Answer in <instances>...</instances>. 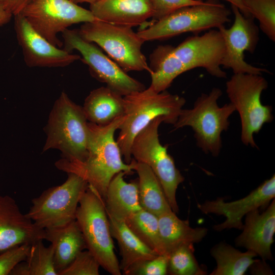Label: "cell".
Wrapping results in <instances>:
<instances>
[{
  "instance_id": "obj_39",
  "label": "cell",
  "mask_w": 275,
  "mask_h": 275,
  "mask_svg": "<svg viewBox=\"0 0 275 275\" xmlns=\"http://www.w3.org/2000/svg\"><path fill=\"white\" fill-rule=\"evenodd\" d=\"M12 14L0 5V26L8 23L11 19Z\"/></svg>"
},
{
  "instance_id": "obj_9",
  "label": "cell",
  "mask_w": 275,
  "mask_h": 275,
  "mask_svg": "<svg viewBox=\"0 0 275 275\" xmlns=\"http://www.w3.org/2000/svg\"><path fill=\"white\" fill-rule=\"evenodd\" d=\"M162 122H164L163 117L156 118L135 136L131 145V155L137 162L151 168L159 180L172 210L177 213L176 191L184 178L168 153V146L160 142L158 127Z\"/></svg>"
},
{
  "instance_id": "obj_27",
  "label": "cell",
  "mask_w": 275,
  "mask_h": 275,
  "mask_svg": "<svg viewBox=\"0 0 275 275\" xmlns=\"http://www.w3.org/2000/svg\"><path fill=\"white\" fill-rule=\"evenodd\" d=\"M211 254L216 267L211 275H243L255 261L257 255L250 251L241 252L225 242L216 244Z\"/></svg>"
},
{
  "instance_id": "obj_18",
  "label": "cell",
  "mask_w": 275,
  "mask_h": 275,
  "mask_svg": "<svg viewBox=\"0 0 275 275\" xmlns=\"http://www.w3.org/2000/svg\"><path fill=\"white\" fill-rule=\"evenodd\" d=\"M242 233L236 238L238 246L260 256L263 260H272L271 246L275 233V200L272 201L265 211L258 209L246 214Z\"/></svg>"
},
{
  "instance_id": "obj_36",
  "label": "cell",
  "mask_w": 275,
  "mask_h": 275,
  "mask_svg": "<svg viewBox=\"0 0 275 275\" xmlns=\"http://www.w3.org/2000/svg\"><path fill=\"white\" fill-rule=\"evenodd\" d=\"M29 1L30 0H0V5L14 16L20 13Z\"/></svg>"
},
{
  "instance_id": "obj_10",
  "label": "cell",
  "mask_w": 275,
  "mask_h": 275,
  "mask_svg": "<svg viewBox=\"0 0 275 275\" xmlns=\"http://www.w3.org/2000/svg\"><path fill=\"white\" fill-rule=\"evenodd\" d=\"M88 186L81 177L69 173L63 183L32 199V205L25 214L41 229L65 226L75 220L80 199Z\"/></svg>"
},
{
  "instance_id": "obj_26",
  "label": "cell",
  "mask_w": 275,
  "mask_h": 275,
  "mask_svg": "<svg viewBox=\"0 0 275 275\" xmlns=\"http://www.w3.org/2000/svg\"><path fill=\"white\" fill-rule=\"evenodd\" d=\"M172 47L170 45H159L149 56L151 77L149 87L156 92L167 90L177 76L186 72L173 54Z\"/></svg>"
},
{
  "instance_id": "obj_38",
  "label": "cell",
  "mask_w": 275,
  "mask_h": 275,
  "mask_svg": "<svg viewBox=\"0 0 275 275\" xmlns=\"http://www.w3.org/2000/svg\"><path fill=\"white\" fill-rule=\"evenodd\" d=\"M200 2H205L207 1L213 0H197ZM229 2L231 5H233L237 7L241 13L245 17H251L248 13L246 9L243 5V0H224Z\"/></svg>"
},
{
  "instance_id": "obj_4",
  "label": "cell",
  "mask_w": 275,
  "mask_h": 275,
  "mask_svg": "<svg viewBox=\"0 0 275 275\" xmlns=\"http://www.w3.org/2000/svg\"><path fill=\"white\" fill-rule=\"evenodd\" d=\"M222 95L218 88H213L208 94L202 93L191 109H182L176 123L175 130L190 127L194 131L197 146L205 153L214 157L222 147L221 134L230 126L229 118L236 111L230 102L219 107L218 99Z\"/></svg>"
},
{
  "instance_id": "obj_15",
  "label": "cell",
  "mask_w": 275,
  "mask_h": 275,
  "mask_svg": "<svg viewBox=\"0 0 275 275\" xmlns=\"http://www.w3.org/2000/svg\"><path fill=\"white\" fill-rule=\"evenodd\" d=\"M14 29L24 61L30 67H64L80 59L57 47L37 32L20 14L14 15Z\"/></svg>"
},
{
  "instance_id": "obj_28",
  "label": "cell",
  "mask_w": 275,
  "mask_h": 275,
  "mask_svg": "<svg viewBox=\"0 0 275 275\" xmlns=\"http://www.w3.org/2000/svg\"><path fill=\"white\" fill-rule=\"evenodd\" d=\"M54 249L52 244L46 247L43 240L30 245L24 261L18 263L11 275H58L54 264Z\"/></svg>"
},
{
  "instance_id": "obj_16",
  "label": "cell",
  "mask_w": 275,
  "mask_h": 275,
  "mask_svg": "<svg viewBox=\"0 0 275 275\" xmlns=\"http://www.w3.org/2000/svg\"><path fill=\"white\" fill-rule=\"evenodd\" d=\"M274 197L275 176L273 175L243 198L226 202L223 198H218L199 204L198 207L203 213H214L226 217L225 222L214 226L215 230L221 231L232 228L242 230L243 217L255 209L267 206Z\"/></svg>"
},
{
  "instance_id": "obj_31",
  "label": "cell",
  "mask_w": 275,
  "mask_h": 275,
  "mask_svg": "<svg viewBox=\"0 0 275 275\" xmlns=\"http://www.w3.org/2000/svg\"><path fill=\"white\" fill-rule=\"evenodd\" d=\"M250 15L258 20L259 28L271 41H275V0H243Z\"/></svg>"
},
{
  "instance_id": "obj_33",
  "label": "cell",
  "mask_w": 275,
  "mask_h": 275,
  "mask_svg": "<svg viewBox=\"0 0 275 275\" xmlns=\"http://www.w3.org/2000/svg\"><path fill=\"white\" fill-rule=\"evenodd\" d=\"M168 255H158L135 264L124 274L166 275L168 274Z\"/></svg>"
},
{
  "instance_id": "obj_1",
  "label": "cell",
  "mask_w": 275,
  "mask_h": 275,
  "mask_svg": "<svg viewBox=\"0 0 275 275\" xmlns=\"http://www.w3.org/2000/svg\"><path fill=\"white\" fill-rule=\"evenodd\" d=\"M124 118L123 115L105 125L88 122V156L85 161L76 164L58 161L55 163L58 169L76 174L84 178L103 200L108 185L116 174L122 171L130 174L134 171L133 158L130 163L123 161L114 138L116 130Z\"/></svg>"
},
{
  "instance_id": "obj_11",
  "label": "cell",
  "mask_w": 275,
  "mask_h": 275,
  "mask_svg": "<svg viewBox=\"0 0 275 275\" xmlns=\"http://www.w3.org/2000/svg\"><path fill=\"white\" fill-rule=\"evenodd\" d=\"M20 13L32 27L53 45L63 42L57 36L70 26L97 19L87 10L70 0H30Z\"/></svg>"
},
{
  "instance_id": "obj_12",
  "label": "cell",
  "mask_w": 275,
  "mask_h": 275,
  "mask_svg": "<svg viewBox=\"0 0 275 275\" xmlns=\"http://www.w3.org/2000/svg\"><path fill=\"white\" fill-rule=\"evenodd\" d=\"M64 49L77 50L80 60L89 67L91 75L105 83L106 87L122 96L142 91L145 86L128 75L116 63L105 55L96 44L80 35L78 30L66 29L62 33Z\"/></svg>"
},
{
  "instance_id": "obj_13",
  "label": "cell",
  "mask_w": 275,
  "mask_h": 275,
  "mask_svg": "<svg viewBox=\"0 0 275 275\" xmlns=\"http://www.w3.org/2000/svg\"><path fill=\"white\" fill-rule=\"evenodd\" d=\"M234 16L232 26L227 29L224 25L217 28L221 33L225 46V52L221 66L231 69L234 74L249 73L262 75L269 72L254 66L244 60V52L255 51L259 40V28L252 17H245L235 6L231 5Z\"/></svg>"
},
{
  "instance_id": "obj_20",
  "label": "cell",
  "mask_w": 275,
  "mask_h": 275,
  "mask_svg": "<svg viewBox=\"0 0 275 275\" xmlns=\"http://www.w3.org/2000/svg\"><path fill=\"white\" fill-rule=\"evenodd\" d=\"M124 172L116 174L111 180L104 202L108 215L124 221L142 209L139 201L138 180L127 182Z\"/></svg>"
},
{
  "instance_id": "obj_19",
  "label": "cell",
  "mask_w": 275,
  "mask_h": 275,
  "mask_svg": "<svg viewBox=\"0 0 275 275\" xmlns=\"http://www.w3.org/2000/svg\"><path fill=\"white\" fill-rule=\"evenodd\" d=\"M98 20L130 27L141 25L153 17L151 0H98L90 5Z\"/></svg>"
},
{
  "instance_id": "obj_29",
  "label": "cell",
  "mask_w": 275,
  "mask_h": 275,
  "mask_svg": "<svg viewBox=\"0 0 275 275\" xmlns=\"http://www.w3.org/2000/svg\"><path fill=\"white\" fill-rule=\"evenodd\" d=\"M124 221L131 231L150 249L158 255H168L160 237L156 215L141 209Z\"/></svg>"
},
{
  "instance_id": "obj_8",
  "label": "cell",
  "mask_w": 275,
  "mask_h": 275,
  "mask_svg": "<svg viewBox=\"0 0 275 275\" xmlns=\"http://www.w3.org/2000/svg\"><path fill=\"white\" fill-rule=\"evenodd\" d=\"M82 38L97 44L126 72L151 70L141 48L145 42L132 27L97 20L78 29Z\"/></svg>"
},
{
  "instance_id": "obj_3",
  "label": "cell",
  "mask_w": 275,
  "mask_h": 275,
  "mask_svg": "<svg viewBox=\"0 0 275 275\" xmlns=\"http://www.w3.org/2000/svg\"><path fill=\"white\" fill-rule=\"evenodd\" d=\"M88 120L82 107L62 92L54 102L45 128L47 135L43 151H61L64 163H82L88 156Z\"/></svg>"
},
{
  "instance_id": "obj_37",
  "label": "cell",
  "mask_w": 275,
  "mask_h": 275,
  "mask_svg": "<svg viewBox=\"0 0 275 275\" xmlns=\"http://www.w3.org/2000/svg\"><path fill=\"white\" fill-rule=\"evenodd\" d=\"M264 260H255L251 265V271L253 274H272V272Z\"/></svg>"
},
{
  "instance_id": "obj_34",
  "label": "cell",
  "mask_w": 275,
  "mask_h": 275,
  "mask_svg": "<svg viewBox=\"0 0 275 275\" xmlns=\"http://www.w3.org/2000/svg\"><path fill=\"white\" fill-rule=\"evenodd\" d=\"M30 245L22 244L0 252V275L10 274L18 263L24 261Z\"/></svg>"
},
{
  "instance_id": "obj_22",
  "label": "cell",
  "mask_w": 275,
  "mask_h": 275,
  "mask_svg": "<svg viewBox=\"0 0 275 275\" xmlns=\"http://www.w3.org/2000/svg\"><path fill=\"white\" fill-rule=\"evenodd\" d=\"M88 122L107 125L124 114L123 96L107 87L92 91L82 107Z\"/></svg>"
},
{
  "instance_id": "obj_32",
  "label": "cell",
  "mask_w": 275,
  "mask_h": 275,
  "mask_svg": "<svg viewBox=\"0 0 275 275\" xmlns=\"http://www.w3.org/2000/svg\"><path fill=\"white\" fill-rule=\"evenodd\" d=\"M100 265L88 250L80 252L58 275H98Z\"/></svg>"
},
{
  "instance_id": "obj_40",
  "label": "cell",
  "mask_w": 275,
  "mask_h": 275,
  "mask_svg": "<svg viewBox=\"0 0 275 275\" xmlns=\"http://www.w3.org/2000/svg\"><path fill=\"white\" fill-rule=\"evenodd\" d=\"M70 1L76 4H78L79 3H89L90 5H91L96 2L98 0H70Z\"/></svg>"
},
{
  "instance_id": "obj_35",
  "label": "cell",
  "mask_w": 275,
  "mask_h": 275,
  "mask_svg": "<svg viewBox=\"0 0 275 275\" xmlns=\"http://www.w3.org/2000/svg\"><path fill=\"white\" fill-rule=\"evenodd\" d=\"M154 14L152 21H156L181 7L201 4L197 0H151Z\"/></svg>"
},
{
  "instance_id": "obj_2",
  "label": "cell",
  "mask_w": 275,
  "mask_h": 275,
  "mask_svg": "<svg viewBox=\"0 0 275 275\" xmlns=\"http://www.w3.org/2000/svg\"><path fill=\"white\" fill-rule=\"evenodd\" d=\"M124 119L120 125L116 142L125 162L130 163L132 157L131 148L135 136L152 120L158 117L164 123H176L186 100L167 90L159 93L150 87L123 96Z\"/></svg>"
},
{
  "instance_id": "obj_5",
  "label": "cell",
  "mask_w": 275,
  "mask_h": 275,
  "mask_svg": "<svg viewBox=\"0 0 275 275\" xmlns=\"http://www.w3.org/2000/svg\"><path fill=\"white\" fill-rule=\"evenodd\" d=\"M75 220L84 238L86 249L100 266L112 275H121L114 251L108 214L103 199L89 184L77 207Z\"/></svg>"
},
{
  "instance_id": "obj_24",
  "label": "cell",
  "mask_w": 275,
  "mask_h": 275,
  "mask_svg": "<svg viewBox=\"0 0 275 275\" xmlns=\"http://www.w3.org/2000/svg\"><path fill=\"white\" fill-rule=\"evenodd\" d=\"M157 217L160 237L168 255L182 245L199 242L207 234V229L190 227L187 221L178 218L172 210Z\"/></svg>"
},
{
  "instance_id": "obj_7",
  "label": "cell",
  "mask_w": 275,
  "mask_h": 275,
  "mask_svg": "<svg viewBox=\"0 0 275 275\" xmlns=\"http://www.w3.org/2000/svg\"><path fill=\"white\" fill-rule=\"evenodd\" d=\"M231 11L217 0L178 8L137 34L145 42L161 40L184 33L218 28L230 21Z\"/></svg>"
},
{
  "instance_id": "obj_23",
  "label": "cell",
  "mask_w": 275,
  "mask_h": 275,
  "mask_svg": "<svg viewBox=\"0 0 275 275\" xmlns=\"http://www.w3.org/2000/svg\"><path fill=\"white\" fill-rule=\"evenodd\" d=\"M111 235L119 245L122 259L120 268L124 274L129 268L158 254L145 245L123 220L108 215Z\"/></svg>"
},
{
  "instance_id": "obj_17",
  "label": "cell",
  "mask_w": 275,
  "mask_h": 275,
  "mask_svg": "<svg viewBox=\"0 0 275 275\" xmlns=\"http://www.w3.org/2000/svg\"><path fill=\"white\" fill-rule=\"evenodd\" d=\"M45 229L23 214L16 201L0 195V252L22 244H32L45 238Z\"/></svg>"
},
{
  "instance_id": "obj_14",
  "label": "cell",
  "mask_w": 275,
  "mask_h": 275,
  "mask_svg": "<svg viewBox=\"0 0 275 275\" xmlns=\"http://www.w3.org/2000/svg\"><path fill=\"white\" fill-rule=\"evenodd\" d=\"M172 51L186 71L203 68L213 76L227 77L221 68L225 46L218 30H210L202 35L188 37L178 46H172Z\"/></svg>"
},
{
  "instance_id": "obj_30",
  "label": "cell",
  "mask_w": 275,
  "mask_h": 275,
  "mask_svg": "<svg viewBox=\"0 0 275 275\" xmlns=\"http://www.w3.org/2000/svg\"><path fill=\"white\" fill-rule=\"evenodd\" d=\"M192 244L179 246L168 254V273L172 275H204L206 272L199 265Z\"/></svg>"
},
{
  "instance_id": "obj_25",
  "label": "cell",
  "mask_w": 275,
  "mask_h": 275,
  "mask_svg": "<svg viewBox=\"0 0 275 275\" xmlns=\"http://www.w3.org/2000/svg\"><path fill=\"white\" fill-rule=\"evenodd\" d=\"M133 159V170L139 176V196L142 208L157 216L172 210L162 187L151 168Z\"/></svg>"
},
{
  "instance_id": "obj_6",
  "label": "cell",
  "mask_w": 275,
  "mask_h": 275,
  "mask_svg": "<svg viewBox=\"0 0 275 275\" xmlns=\"http://www.w3.org/2000/svg\"><path fill=\"white\" fill-rule=\"evenodd\" d=\"M267 87L266 79L255 74L234 73L226 82L228 97L240 116V139L245 146L257 148L254 134L273 119L272 106L263 105L261 101V94Z\"/></svg>"
},
{
  "instance_id": "obj_21",
  "label": "cell",
  "mask_w": 275,
  "mask_h": 275,
  "mask_svg": "<svg viewBox=\"0 0 275 275\" xmlns=\"http://www.w3.org/2000/svg\"><path fill=\"white\" fill-rule=\"evenodd\" d=\"M45 232L44 239L53 246L54 264L58 275L86 249V242L76 220L62 227L45 229Z\"/></svg>"
}]
</instances>
